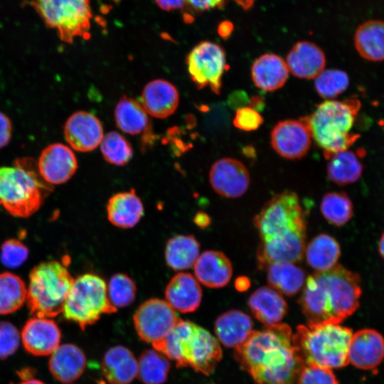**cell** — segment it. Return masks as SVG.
I'll use <instances>...</instances> for the list:
<instances>
[{"instance_id": "obj_1", "label": "cell", "mask_w": 384, "mask_h": 384, "mask_svg": "<svg viewBox=\"0 0 384 384\" xmlns=\"http://www.w3.org/2000/svg\"><path fill=\"white\" fill-rule=\"evenodd\" d=\"M289 326L278 323L252 331L234 356L255 384H297L304 366L292 343Z\"/></svg>"}, {"instance_id": "obj_2", "label": "cell", "mask_w": 384, "mask_h": 384, "mask_svg": "<svg viewBox=\"0 0 384 384\" xmlns=\"http://www.w3.org/2000/svg\"><path fill=\"white\" fill-rule=\"evenodd\" d=\"M360 276L341 265L309 275L299 303L307 325L340 324L359 306Z\"/></svg>"}, {"instance_id": "obj_3", "label": "cell", "mask_w": 384, "mask_h": 384, "mask_svg": "<svg viewBox=\"0 0 384 384\" xmlns=\"http://www.w3.org/2000/svg\"><path fill=\"white\" fill-rule=\"evenodd\" d=\"M177 367L189 366L210 375L222 358L220 342L208 331L188 321L179 319L157 350Z\"/></svg>"}, {"instance_id": "obj_4", "label": "cell", "mask_w": 384, "mask_h": 384, "mask_svg": "<svg viewBox=\"0 0 384 384\" xmlns=\"http://www.w3.org/2000/svg\"><path fill=\"white\" fill-rule=\"evenodd\" d=\"M361 107L359 100H326L314 112L301 118L307 125L311 138L323 149L328 159L335 153L345 151L360 137L351 132Z\"/></svg>"}, {"instance_id": "obj_5", "label": "cell", "mask_w": 384, "mask_h": 384, "mask_svg": "<svg viewBox=\"0 0 384 384\" xmlns=\"http://www.w3.org/2000/svg\"><path fill=\"white\" fill-rule=\"evenodd\" d=\"M352 336V331L340 324L299 325L292 335V343L304 366L339 368L348 363Z\"/></svg>"}, {"instance_id": "obj_6", "label": "cell", "mask_w": 384, "mask_h": 384, "mask_svg": "<svg viewBox=\"0 0 384 384\" xmlns=\"http://www.w3.org/2000/svg\"><path fill=\"white\" fill-rule=\"evenodd\" d=\"M74 278L57 260L35 266L29 274L26 304L34 316L52 318L63 312Z\"/></svg>"}, {"instance_id": "obj_7", "label": "cell", "mask_w": 384, "mask_h": 384, "mask_svg": "<svg viewBox=\"0 0 384 384\" xmlns=\"http://www.w3.org/2000/svg\"><path fill=\"white\" fill-rule=\"evenodd\" d=\"M40 175L23 166H0V204L12 216L26 218L41 207L51 190Z\"/></svg>"}, {"instance_id": "obj_8", "label": "cell", "mask_w": 384, "mask_h": 384, "mask_svg": "<svg viewBox=\"0 0 384 384\" xmlns=\"http://www.w3.org/2000/svg\"><path fill=\"white\" fill-rule=\"evenodd\" d=\"M117 310L108 299L105 281L95 274L86 273L74 279L63 312L66 319L85 330L102 314H112Z\"/></svg>"}, {"instance_id": "obj_9", "label": "cell", "mask_w": 384, "mask_h": 384, "mask_svg": "<svg viewBox=\"0 0 384 384\" xmlns=\"http://www.w3.org/2000/svg\"><path fill=\"white\" fill-rule=\"evenodd\" d=\"M31 6L45 24L67 43L90 36L92 12L90 0H31Z\"/></svg>"}, {"instance_id": "obj_10", "label": "cell", "mask_w": 384, "mask_h": 384, "mask_svg": "<svg viewBox=\"0 0 384 384\" xmlns=\"http://www.w3.org/2000/svg\"><path fill=\"white\" fill-rule=\"evenodd\" d=\"M261 240L295 230L306 229L304 214L296 193L284 191L268 201L254 217Z\"/></svg>"}, {"instance_id": "obj_11", "label": "cell", "mask_w": 384, "mask_h": 384, "mask_svg": "<svg viewBox=\"0 0 384 384\" xmlns=\"http://www.w3.org/2000/svg\"><path fill=\"white\" fill-rule=\"evenodd\" d=\"M186 62L198 89L209 86L215 94H220L227 65L225 53L220 45L208 41L200 42L188 53Z\"/></svg>"}, {"instance_id": "obj_12", "label": "cell", "mask_w": 384, "mask_h": 384, "mask_svg": "<svg viewBox=\"0 0 384 384\" xmlns=\"http://www.w3.org/2000/svg\"><path fill=\"white\" fill-rule=\"evenodd\" d=\"M180 319L166 300L151 298L141 304L133 315L139 337L157 350Z\"/></svg>"}, {"instance_id": "obj_13", "label": "cell", "mask_w": 384, "mask_h": 384, "mask_svg": "<svg viewBox=\"0 0 384 384\" xmlns=\"http://www.w3.org/2000/svg\"><path fill=\"white\" fill-rule=\"evenodd\" d=\"M306 229L295 230L261 240L257 250L260 268L274 262L295 263L302 260L306 247Z\"/></svg>"}, {"instance_id": "obj_14", "label": "cell", "mask_w": 384, "mask_h": 384, "mask_svg": "<svg viewBox=\"0 0 384 384\" xmlns=\"http://www.w3.org/2000/svg\"><path fill=\"white\" fill-rule=\"evenodd\" d=\"M311 139L309 129L302 119L279 122L270 135V143L274 150L289 159L304 157L310 148Z\"/></svg>"}, {"instance_id": "obj_15", "label": "cell", "mask_w": 384, "mask_h": 384, "mask_svg": "<svg viewBox=\"0 0 384 384\" xmlns=\"http://www.w3.org/2000/svg\"><path fill=\"white\" fill-rule=\"evenodd\" d=\"M209 181L218 195L235 198L247 191L250 178L247 168L241 161L233 158H223L211 166Z\"/></svg>"}, {"instance_id": "obj_16", "label": "cell", "mask_w": 384, "mask_h": 384, "mask_svg": "<svg viewBox=\"0 0 384 384\" xmlns=\"http://www.w3.org/2000/svg\"><path fill=\"white\" fill-rule=\"evenodd\" d=\"M77 169L75 155L68 146L60 143L46 146L38 161L39 175L49 185L65 183L74 175Z\"/></svg>"}, {"instance_id": "obj_17", "label": "cell", "mask_w": 384, "mask_h": 384, "mask_svg": "<svg viewBox=\"0 0 384 384\" xmlns=\"http://www.w3.org/2000/svg\"><path fill=\"white\" fill-rule=\"evenodd\" d=\"M64 134L70 146L78 151H90L95 149L104 137L100 121L92 114L79 111L67 119Z\"/></svg>"}, {"instance_id": "obj_18", "label": "cell", "mask_w": 384, "mask_h": 384, "mask_svg": "<svg viewBox=\"0 0 384 384\" xmlns=\"http://www.w3.org/2000/svg\"><path fill=\"white\" fill-rule=\"evenodd\" d=\"M21 337L28 352L34 356H48L60 346L61 332L50 318L33 316L25 324Z\"/></svg>"}, {"instance_id": "obj_19", "label": "cell", "mask_w": 384, "mask_h": 384, "mask_svg": "<svg viewBox=\"0 0 384 384\" xmlns=\"http://www.w3.org/2000/svg\"><path fill=\"white\" fill-rule=\"evenodd\" d=\"M384 358V338L373 329H362L353 334L348 359L355 367L370 370L376 368Z\"/></svg>"}, {"instance_id": "obj_20", "label": "cell", "mask_w": 384, "mask_h": 384, "mask_svg": "<svg viewBox=\"0 0 384 384\" xmlns=\"http://www.w3.org/2000/svg\"><path fill=\"white\" fill-rule=\"evenodd\" d=\"M202 293L200 284L193 275L180 272L167 284L164 296L175 311L185 314L193 312L199 307Z\"/></svg>"}, {"instance_id": "obj_21", "label": "cell", "mask_w": 384, "mask_h": 384, "mask_svg": "<svg viewBox=\"0 0 384 384\" xmlns=\"http://www.w3.org/2000/svg\"><path fill=\"white\" fill-rule=\"evenodd\" d=\"M286 63L289 71L295 77L315 78L326 65L324 51L315 43L302 41L296 43L288 53Z\"/></svg>"}, {"instance_id": "obj_22", "label": "cell", "mask_w": 384, "mask_h": 384, "mask_svg": "<svg viewBox=\"0 0 384 384\" xmlns=\"http://www.w3.org/2000/svg\"><path fill=\"white\" fill-rule=\"evenodd\" d=\"M193 271L199 283L210 288H221L230 282L233 267L224 253L206 250L198 256L193 265Z\"/></svg>"}, {"instance_id": "obj_23", "label": "cell", "mask_w": 384, "mask_h": 384, "mask_svg": "<svg viewBox=\"0 0 384 384\" xmlns=\"http://www.w3.org/2000/svg\"><path fill=\"white\" fill-rule=\"evenodd\" d=\"M179 95L176 87L167 80L156 79L147 83L142 93V105L148 114L166 118L176 110Z\"/></svg>"}, {"instance_id": "obj_24", "label": "cell", "mask_w": 384, "mask_h": 384, "mask_svg": "<svg viewBox=\"0 0 384 384\" xmlns=\"http://www.w3.org/2000/svg\"><path fill=\"white\" fill-rule=\"evenodd\" d=\"M101 368L110 384H130L137 377L138 361L128 348L117 345L105 352Z\"/></svg>"}, {"instance_id": "obj_25", "label": "cell", "mask_w": 384, "mask_h": 384, "mask_svg": "<svg viewBox=\"0 0 384 384\" xmlns=\"http://www.w3.org/2000/svg\"><path fill=\"white\" fill-rule=\"evenodd\" d=\"M248 306L253 316L265 326L280 323L288 311L285 299L270 287L257 289L250 296Z\"/></svg>"}, {"instance_id": "obj_26", "label": "cell", "mask_w": 384, "mask_h": 384, "mask_svg": "<svg viewBox=\"0 0 384 384\" xmlns=\"http://www.w3.org/2000/svg\"><path fill=\"white\" fill-rule=\"evenodd\" d=\"M108 220L114 226L129 229L134 227L144 213L143 203L134 189L119 192L111 196L107 202Z\"/></svg>"}, {"instance_id": "obj_27", "label": "cell", "mask_w": 384, "mask_h": 384, "mask_svg": "<svg viewBox=\"0 0 384 384\" xmlns=\"http://www.w3.org/2000/svg\"><path fill=\"white\" fill-rule=\"evenodd\" d=\"M86 356L77 346L60 345L51 354L49 369L53 377L62 383H71L79 378L86 367Z\"/></svg>"}, {"instance_id": "obj_28", "label": "cell", "mask_w": 384, "mask_h": 384, "mask_svg": "<svg viewBox=\"0 0 384 384\" xmlns=\"http://www.w3.org/2000/svg\"><path fill=\"white\" fill-rule=\"evenodd\" d=\"M253 322L240 310L231 309L220 315L215 322L218 341L228 348L240 346L252 332Z\"/></svg>"}, {"instance_id": "obj_29", "label": "cell", "mask_w": 384, "mask_h": 384, "mask_svg": "<svg viewBox=\"0 0 384 384\" xmlns=\"http://www.w3.org/2000/svg\"><path fill=\"white\" fill-rule=\"evenodd\" d=\"M289 70L286 62L274 53L260 55L253 63L251 76L256 87L265 91H274L286 82Z\"/></svg>"}, {"instance_id": "obj_30", "label": "cell", "mask_w": 384, "mask_h": 384, "mask_svg": "<svg viewBox=\"0 0 384 384\" xmlns=\"http://www.w3.org/2000/svg\"><path fill=\"white\" fill-rule=\"evenodd\" d=\"M354 46L365 60H384V21L370 20L361 24L354 34Z\"/></svg>"}, {"instance_id": "obj_31", "label": "cell", "mask_w": 384, "mask_h": 384, "mask_svg": "<svg viewBox=\"0 0 384 384\" xmlns=\"http://www.w3.org/2000/svg\"><path fill=\"white\" fill-rule=\"evenodd\" d=\"M199 252L200 244L193 235H175L166 242L165 261L173 270L183 271L193 267Z\"/></svg>"}, {"instance_id": "obj_32", "label": "cell", "mask_w": 384, "mask_h": 384, "mask_svg": "<svg viewBox=\"0 0 384 384\" xmlns=\"http://www.w3.org/2000/svg\"><path fill=\"white\" fill-rule=\"evenodd\" d=\"M264 270L267 272V282L271 287L284 295L294 296L304 285L305 272L294 263L274 262Z\"/></svg>"}, {"instance_id": "obj_33", "label": "cell", "mask_w": 384, "mask_h": 384, "mask_svg": "<svg viewBox=\"0 0 384 384\" xmlns=\"http://www.w3.org/2000/svg\"><path fill=\"white\" fill-rule=\"evenodd\" d=\"M306 263L317 272L331 270L338 260L340 245L332 236L321 233L314 237L305 247Z\"/></svg>"}, {"instance_id": "obj_34", "label": "cell", "mask_w": 384, "mask_h": 384, "mask_svg": "<svg viewBox=\"0 0 384 384\" xmlns=\"http://www.w3.org/2000/svg\"><path fill=\"white\" fill-rule=\"evenodd\" d=\"M114 119L117 127L129 134L151 131L149 118L143 106L127 96H123L117 104Z\"/></svg>"}, {"instance_id": "obj_35", "label": "cell", "mask_w": 384, "mask_h": 384, "mask_svg": "<svg viewBox=\"0 0 384 384\" xmlns=\"http://www.w3.org/2000/svg\"><path fill=\"white\" fill-rule=\"evenodd\" d=\"M359 157L358 151L355 153L348 149L331 155L327 159V176L329 180L339 186L358 181L363 169Z\"/></svg>"}, {"instance_id": "obj_36", "label": "cell", "mask_w": 384, "mask_h": 384, "mask_svg": "<svg viewBox=\"0 0 384 384\" xmlns=\"http://www.w3.org/2000/svg\"><path fill=\"white\" fill-rule=\"evenodd\" d=\"M138 361L137 377L144 384H163L171 368L169 359L155 349L144 350Z\"/></svg>"}, {"instance_id": "obj_37", "label": "cell", "mask_w": 384, "mask_h": 384, "mask_svg": "<svg viewBox=\"0 0 384 384\" xmlns=\"http://www.w3.org/2000/svg\"><path fill=\"white\" fill-rule=\"evenodd\" d=\"M27 287L17 274L0 273V314H9L19 309L26 300Z\"/></svg>"}, {"instance_id": "obj_38", "label": "cell", "mask_w": 384, "mask_h": 384, "mask_svg": "<svg viewBox=\"0 0 384 384\" xmlns=\"http://www.w3.org/2000/svg\"><path fill=\"white\" fill-rule=\"evenodd\" d=\"M320 210L324 218L336 226L345 225L353 216L352 202L343 192L326 193L322 198Z\"/></svg>"}, {"instance_id": "obj_39", "label": "cell", "mask_w": 384, "mask_h": 384, "mask_svg": "<svg viewBox=\"0 0 384 384\" xmlns=\"http://www.w3.org/2000/svg\"><path fill=\"white\" fill-rule=\"evenodd\" d=\"M107 297L110 304L117 309L132 304L136 297L137 286L127 274L117 273L107 284Z\"/></svg>"}, {"instance_id": "obj_40", "label": "cell", "mask_w": 384, "mask_h": 384, "mask_svg": "<svg viewBox=\"0 0 384 384\" xmlns=\"http://www.w3.org/2000/svg\"><path fill=\"white\" fill-rule=\"evenodd\" d=\"M100 150L104 159L116 166L127 164L133 155L129 142L117 132H110L103 137Z\"/></svg>"}, {"instance_id": "obj_41", "label": "cell", "mask_w": 384, "mask_h": 384, "mask_svg": "<svg viewBox=\"0 0 384 384\" xmlns=\"http://www.w3.org/2000/svg\"><path fill=\"white\" fill-rule=\"evenodd\" d=\"M349 78L343 70L331 69L321 71L314 80V87L318 94L326 100L333 99L348 87Z\"/></svg>"}, {"instance_id": "obj_42", "label": "cell", "mask_w": 384, "mask_h": 384, "mask_svg": "<svg viewBox=\"0 0 384 384\" xmlns=\"http://www.w3.org/2000/svg\"><path fill=\"white\" fill-rule=\"evenodd\" d=\"M28 247L19 240L10 238L4 241L0 250V260L7 268L14 269L21 266L28 259Z\"/></svg>"}, {"instance_id": "obj_43", "label": "cell", "mask_w": 384, "mask_h": 384, "mask_svg": "<svg viewBox=\"0 0 384 384\" xmlns=\"http://www.w3.org/2000/svg\"><path fill=\"white\" fill-rule=\"evenodd\" d=\"M297 384H339L331 369L316 366H304L298 378Z\"/></svg>"}, {"instance_id": "obj_44", "label": "cell", "mask_w": 384, "mask_h": 384, "mask_svg": "<svg viewBox=\"0 0 384 384\" xmlns=\"http://www.w3.org/2000/svg\"><path fill=\"white\" fill-rule=\"evenodd\" d=\"M20 338L15 326L9 321H0V359H5L16 351Z\"/></svg>"}, {"instance_id": "obj_45", "label": "cell", "mask_w": 384, "mask_h": 384, "mask_svg": "<svg viewBox=\"0 0 384 384\" xmlns=\"http://www.w3.org/2000/svg\"><path fill=\"white\" fill-rule=\"evenodd\" d=\"M263 122L259 112L250 107H243L237 110L233 124L244 131L256 130Z\"/></svg>"}, {"instance_id": "obj_46", "label": "cell", "mask_w": 384, "mask_h": 384, "mask_svg": "<svg viewBox=\"0 0 384 384\" xmlns=\"http://www.w3.org/2000/svg\"><path fill=\"white\" fill-rule=\"evenodd\" d=\"M243 6H248L253 0H237ZM226 0H185V9L194 13H201L220 8Z\"/></svg>"}, {"instance_id": "obj_47", "label": "cell", "mask_w": 384, "mask_h": 384, "mask_svg": "<svg viewBox=\"0 0 384 384\" xmlns=\"http://www.w3.org/2000/svg\"><path fill=\"white\" fill-rule=\"evenodd\" d=\"M12 133V124L9 118L0 112V149L10 142Z\"/></svg>"}, {"instance_id": "obj_48", "label": "cell", "mask_w": 384, "mask_h": 384, "mask_svg": "<svg viewBox=\"0 0 384 384\" xmlns=\"http://www.w3.org/2000/svg\"><path fill=\"white\" fill-rule=\"evenodd\" d=\"M159 9L166 11L185 9V0H154Z\"/></svg>"}, {"instance_id": "obj_49", "label": "cell", "mask_w": 384, "mask_h": 384, "mask_svg": "<svg viewBox=\"0 0 384 384\" xmlns=\"http://www.w3.org/2000/svg\"><path fill=\"white\" fill-rule=\"evenodd\" d=\"M247 95L242 91H237L232 93L228 99L229 106L234 109L243 107L247 103H249Z\"/></svg>"}, {"instance_id": "obj_50", "label": "cell", "mask_w": 384, "mask_h": 384, "mask_svg": "<svg viewBox=\"0 0 384 384\" xmlns=\"http://www.w3.org/2000/svg\"><path fill=\"white\" fill-rule=\"evenodd\" d=\"M194 221L201 228H206L210 223V218L206 213L201 212L196 214Z\"/></svg>"}, {"instance_id": "obj_51", "label": "cell", "mask_w": 384, "mask_h": 384, "mask_svg": "<svg viewBox=\"0 0 384 384\" xmlns=\"http://www.w3.org/2000/svg\"><path fill=\"white\" fill-rule=\"evenodd\" d=\"M249 105L250 107L256 111L262 110L265 107L262 99L258 96H254L251 99H250Z\"/></svg>"}, {"instance_id": "obj_52", "label": "cell", "mask_w": 384, "mask_h": 384, "mask_svg": "<svg viewBox=\"0 0 384 384\" xmlns=\"http://www.w3.org/2000/svg\"><path fill=\"white\" fill-rule=\"evenodd\" d=\"M235 288L238 291L242 292L248 289L250 283L249 279L247 277H240L237 278V279L235 280Z\"/></svg>"}, {"instance_id": "obj_53", "label": "cell", "mask_w": 384, "mask_h": 384, "mask_svg": "<svg viewBox=\"0 0 384 384\" xmlns=\"http://www.w3.org/2000/svg\"><path fill=\"white\" fill-rule=\"evenodd\" d=\"M232 25H228V23H222L218 28V33L222 38L228 37L232 31Z\"/></svg>"}, {"instance_id": "obj_54", "label": "cell", "mask_w": 384, "mask_h": 384, "mask_svg": "<svg viewBox=\"0 0 384 384\" xmlns=\"http://www.w3.org/2000/svg\"><path fill=\"white\" fill-rule=\"evenodd\" d=\"M378 250L380 255L384 258V233L382 235L378 244Z\"/></svg>"}, {"instance_id": "obj_55", "label": "cell", "mask_w": 384, "mask_h": 384, "mask_svg": "<svg viewBox=\"0 0 384 384\" xmlns=\"http://www.w3.org/2000/svg\"><path fill=\"white\" fill-rule=\"evenodd\" d=\"M20 384H45V383H43V382H41V380H38L28 379V380H25L24 381L21 383Z\"/></svg>"}]
</instances>
